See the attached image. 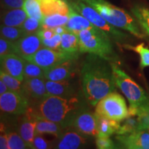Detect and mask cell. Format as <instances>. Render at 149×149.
I'll return each mask as SVG.
<instances>
[{
  "instance_id": "obj_20",
  "label": "cell",
  "mask_w": 149,
  "mask_h": 149,
  "mask_svg": "<svg viewBox=\"0 0 149 149\" xmlns=\"http://www.w3.org/2000/svg\"><path fill=\"white\" fill-rule=\"evenodd\" d=\"M27 17L26 13L23 8L3 10L1 15V25L21 27Z\"/></svg>"
},
{
  "instance_id": "obj_38",
  "label": "cell",
  "mask_w": 149,
  "mask_h": 149,
  "mask_svg": "<svg viewBox=\"0 0 149 149\" xmlns=\"http://www.w3.org/2000/svg\"><path fill=\"white\" fill-rule=\"evenodd\" d=\"M24 0H1L3 10L13 8H22L24 6Z\"/></svg>"
},
{
  "instance_id": "obj_39",
  "label": "cell",
  "mask_w": 149,
  "mask_h": 149,
  "mask_svg": "<svg viewBox=\"0 0 149 149\" xmlns=\"http://www.w3.org/2000/svg\"><path fill=\"white\" fill-rule=\"evenodd\" d=\"M95 144L97 148L99 149H112L115 148L114 143L109 137H97Z\"/></svg>"
},
{
  "instance_id": "obj_23",
  "label": "cell",
  "mask_w": 149,
  "mask_h": 149,
  "mask_svg": "<svg viewBox=\"0 0 149 149\" xmlns=\"http://www.w3.org/2000/svg\"><path fill=\"white\" fill-rule=\"evenodd\" d=\"M59 51L67 53H79V37L76 33L67 31L61 35V42Z\"/></svg>"
},
{
  "instance_id": "obj_27",
  "label": "cell",
  "mask_w": 149,
  "mask_h": 149,
  "mask_svg": "<svg viewBox=\"0 0 149 149\" xmlns=\"http://www.w3.org/2000/svg\"><path fill=\"white\" fill-rule=\"evenodd\" d=\"M132 12L142 29L149 35V8L136 6L132 8Z\"/></svg>"
},
{
  "instance_id": "obj_16",
  "label": "cell",
  "mask_w": 149,
  "mask_h": 149,
  "mask_svg": "<svg viewBox=\"0 0 149 149\" xmlns=\"http://www.w3.org/2000/svg\"><path fill=\"white\" fill-rule=\"evenodd\" d=\"M26 59L17 54H10L1 57V70L23 81Z\"/></svg>"
},
{
  "instance_id": "obj_44",
  "label": "cell",
  "mask_w": 149,
  "mask_h": 149,
  "mask_svg": "<svg viewBox=\"0 0 149 149\" xmlns=\"http://www.w3.org/2000/svg\"><path fill=\"white\" fill-rule=\"evenodd\" d=\"M8 88L7 87V86L6 84L3 82L2 80L0 81V95H2L3 93L8 92Z\"/></svg>"
},
{
  "instance_id": "obj_33",
  "label": "cell",
  "mask_w": 149,
  "mask_h": 149,
  "mask_svg": "<svg viewBox=\"0 0 149 149\" xmlns=\"http://www.w3.org/2000/svg\"><path fill=\"white\" fill-rule=\"evenodd\" d=\"M21 27L26 35L37 33L42 29V22L34 17H28Z\"/></svg>"
},
{
  "instance_id": "obj_22",
  "label": "cell",
  "mask_w": 149,
  "mask_h": 149,
  "mask_svg": "<svg viewBox=\"0 0 149 149\" xmlns=\"http://www.w3.org/2000/svg\"><path fill=\"white\" fill-rule=\"evenodd\" d=\"M63 128L60 124L52 121L38 118L37 121L35 135L50 134L58 138L63 131Z\"/></svg>"
},
{
  "instance_id": "obj_18",
  "label": "cell",
  "mask_w": 149,
  "mask_h": 149,
  "mask_svg": "<svg viewBox=\"0 0 149 149\" xmlns=\"http://www.w3.org/2000/svg\"><path fill=\"white\" fill-rule=\"evenodd\" d=\"M69 80L57 81L44 79L48 93L51 95L61 97L71 96L77 94L75 87Z\"/></svg>"
},
{
  "instance_id": "obj_45",
  "label": "cell",
  "mask_w": 149,
  "mask_h": 149,
  "mask_svg": "<svg viewBox=\"0 0 149 149\" xmlns=\"http://www.w3.org/2000/svg\"><path fill=\"white\" fill-rule=\"evenodd\" d=\"M148 132H149V128H148Z\"/></svg>"
},
{
  "instance_id": "obj_26",
  "label": "cell",
  "mask_w": 149,
  "mask_h": 149,
  "mask_svg": "<svg viewBox=\"0 0 149 149\" xmlns=\"http://www.w3.org/2000/svg\"><path fill=\"white\" fill-rule=\"evenodd\" d=\"M23 8L28 17H34L41 22H42L44 15L39 0H24Z\"/></svg>"
},
{
  "instance_id": "obj_13",
  "label": "cell",
  "mask_w": 149,
  "mask_h": 149,
  "mask_svg": "<svg viewBox=\"0 0 149 149\" xmlns=\"http://www.w3.org/2000/svg\"><path fill=\"white\" fill-rule=\"evenodd\" d=\"M117 141L126 148L149 149V132L137 130L133 133L117 135Z\"/></svg>"
},
{
  "instance_id": "obj_3",
  "label": "cell",
  "mask_w": 149,
  "mask_h": 149,
  "mask_svg": "<svg viewBox=\"0 0 149 149\" xmlns=\"http://www.w3.org/2000/svg\"><path fill=\"white\" fill-rule=\"evenodd\" d=\"M115 84L127 98L130 116H138L149 110V98L144 89L115 63L111 62Z\"/></svg>"
},
{
  "instance_id": "obj_14",
  "label": "cell",
  "mask_w": 149,
  "mask_h": 149,
  "mask_svg": "<svg viewBox=\"0 0 149 149\" xmlns=\"http://www.w3.org/2000/svg\"><path fill=\"white\" fill-rule=\"evenodd\" d=\"M56 148L77 149L84 146L87 142V138L72 127H68L63 130L58 137Z\"/></svg>"
},
{
  "instance_id": "obj_19",
  "label": "cell",
  "mask_w": 149,
  "mask_h": 149,
  "mask_svg": "<svg viewBox=\"0 0 149 149\" xmlns=\"http://www.w3.org/2000/svg\"><path fill=\"white\" fill-rule=\"evenodd\" d=\"M69 18L67 22L66 27L67 30L70 32L77 34L79 31L84 29H97L99 28L93 25L89 20L83 15L78 13L73 8L70 6V12L68 14Z\"/></svg>"
},
{
  "instance_id": "obj_2",
  "label": "cell",
  "mask_w": 149,
  "mask_h": 149,
  "mask_svg": "<svg viewBox=\"0 0 149 149\" xmlns=\"http://www.w3.org/2000/svg\"><path fill=\"white\" fill-rule=\"evenodd\" d=\"M86 102L77 94L66 97L49 95L37 105L29 107V111L37 119L58 123L65 129L71 126L78 113L87 109Z\"/></svg>"
},
{
  "instance_id": "obj_9",
  "label": "cell",
  "mask_w": 149,
  "mask_h": 149,
  "mask_svg": "<svg viewBox=\"0 0 149 149\" xmlns=\"http://www.w3.org/2000/svg\"><path fill=\"white\" fill-rule=\"evenodd\" d=\"M28 99L22 93L8 91L0 95V108L4 113L12 115H22L29 109Z\"/></svg>"
},
{
  "instance_id": "obj_11",
  "label": "cell",
  "mask_w": 149,
  "mask_h": 149,
  "mask_svg": "<svg viewBox=\"0 0 149 149\" xmlns=\"http://www.w3.org/2000/svg\"><path fill=\"white\" fill-rule=\"evenodd\" d=\"M84 135L90 137H97L98 120L96 113H93L84 110L76 115L72 121L71 126Z\"/></svg>"
},
{
  "instance_id": "obj_29",
  "label": "cell",
  "mask_w": 149,
  "mask_h": 149,
  "mask_svg": "<svg viewBox=\"0 0 149 149\" xmlns=\"http://www.w3.org/2000/svg\"><path fill=\"white\" fill-rule=\"evenodd\" d=\"M44 72L45 70L42 67L32 61L26 60L25 67H24V79H30V78L45 79Z\"/></svg>"
},
{
  "instance_id": "obj_32",
  "label": "cell",
  "mask_w": 149,
  "mask_h": 149,
  "mask_svg": "<svg viewBox=\"0 0 149 149\" xmlns=\"http://www.w3.org/2000/svg\"><path fill=\"white\" fill-rule=\"evenodd\" d=\"M8 134L9 149H24L29 148L19 134L10 132Z\"/></svg>"
},
{
  "instance_id": "obj_24",
  "label": "cell",
  "mask_w": 149,
  "mask_h": 149,
  "mask_svg": "<svg viewBox=\"0 0 149 149\" xmlns=\"http://www.w3.org/2000/svg\"><path fill=\"white\" fill-rule=\"evenodd\" d=\"M97 116L98 120L97 137H110L113 134H117V130L120 126L121 122L110 120L98 115H97Z\"/></svg>"
},
{
  "instance_id": "obj_35",
  "label": "cell",
  "mask_w": 149,
  "mask_h": 149,
  "mask_svg": "<svg viewBox=\"0 0 149 149\" xmlns=\"http://www.w3.org/2000/svg\"><path fill=\"white\" fill-rule=\"evenodd\" d=\"M41 40H42V47L59 51L61 42V35L55 34L51 38L41 39Z\"/></svg>"
},
{
  "instance_id": "obj_43",
  "label": "cell",
  "mask_w": 149,
  "mask_h": 149,
  "mask_svg": "<svg viewBox=\"0 0 149 149\" xmlns=\"http://www.w3.org/2000/svg\"><path fill=\"white\" fill-rule=\"evenodd\" d=\"M54 31H55V34H59V35H62L63 33L67 32L68 31L67 30L66 26H57L53 29Z\"/></svg>"
},
{
  "instance_id": "obj_25",
  "label": "cell",
  "mask_w": 149,
  "mask_h": 149,
  "mask_svg": "<svg viewBox=\"0 0 149 149\" xmlns=\"http://www.w3.org/2000/svg\"><path fill=\"white\" fill-rule=\"evenodd\" d=\"M68 15L59 13L44 15L42 22V29H55L57 26H66L68 21Z\"/></svg>"
},
{
  "instance_id": "obj_36",
  "label": "cell",
  "mask_w": 149,
  "mask_h": 149,
  "mask_svg": "<svg viewBox=\"0 0 149 149\" xmlns=\"http://www.w3.org/2000/svg\"><path fill=\"white\" fill-rule=\"evenodd\" d=\"M14 53V42H10V41L1 37V39H0V57H3L6 55Z\"/></svg>"
},
{
  "instance_id": "obj_42",
  "label": "cell",
  "mask_w": 149,
  "mask_h": 149,
  "mask_svg": "<svg viewBox=\"0 0 149 149\" xmlns=\"http://www.w3.org/2000/svg\"><path fill=\"white\" fill-rule=\"evenodd\" d=\"M0 148L1 149H9L8 147V134L3 133L0 136Z\"/></svg>"
},
{
  "instance_id": "obj_34",
  "label": "cell",
  "mask_w": 149,
  "mask_h": 149,
  "mask_svg": "<svg viewBox=\"0 0 149 149\" xmlns=\"http://www.w3.org/2000/svg\"><path fill=\"white\" fill-rule=\"evenodd\" d=\"M130 48L137 52L140 56V68L141 69L145 67L149 66V49L144 46V44H140L136 46H129Z\"/></svg>"
},
{
  "instance_id": "obj_4",
  "label": "cell",
  "mask_w": 149,
  "mask_h": 149,
  "mask_svg": "<svg viewBox=\"0 0 149 149\" xmlns=\"http://www.w3.org/2000/svg\"><path fill=\"white\" fill-rule=\"evenodd\" d=\"M95 9L107 21L114 26L127 31L138 38H144L137 22L126 10L118 8L105 0H81Z\"/></svg>"
},
{
  "instance_id": "obj_1",
  "label": "cell",
  "mask_w": 149,
  "mask_h": 149,
  "mask_svg": "<svg viewBox=\"0 0 149 149\" xmlns=\"http://www.w3.org/2000/svg\"><path fill=\"white\" fill-rule=\"evenodd\" d=\"M83 95L95 107L109 93L116 91L111 61L91 54L86 57L80 71Z\"/></svg>"
},
{
  "instance_id": "obj_12",
  "label": "cell",
  "mask_w": 149,
  "mask_h": 149,
  "mask_svg": "<svg viewBox=\"0 0 149 149\" xmlns=\"http://www.w3.org/2000/svg\"><path fill=\"white\" fill-rule=\"evenodd\" d=\"M15 53L26 60H29L42 47V40L37 33L27 34L14 42Z\"/></svg>"
},
{
  "instance_id": "obj_15",
  "label": "cell",
  "mask_w": 149,
  "mask_h": 149,
  "mask_svg": "<svg viewBox=\"0 0 149 149\" xmlns=\"http://www.w3.org/2000/svg\"><path fill=\"white\" fill-rule=\"evenodd\" d=\"M76 59H71L45 70L44 77L51 81H64L69 80L75 74L77 68Z\"/></svg>"
},
{
  "instance_id": "obj_17",
  "label": "cell",
  "mask_w": 149,
  "mask_h": 149,
  "mask_svg": "<svg viewBox=\"0 0 149 149\" xmlns=\"http://www.w3.org/2000/svg\"><path fill=\"white\" fill-rule=\"evenodd\" d=\"M20 116L21 118L19 122L18 133L28 146L31 148L35 136L37 118L29 110L26 113Z\"/></svg>"
},
{
  "instance_id": "obj_7",
  "label": "cell",
  "mask_w": 149,
  "mask_h": 149,
  "mask_svg": "<svg viewBox=\"0 0 149 149\" xmlns=\"http://www.w3.org/2000/svg\"><path fill=\"white\" fill-rule=\"evenodd\" d=\"M97 115L110 120L122 122L129 116V112L125 100L117 92L109 93L95 106Z\"/></svg>"
},
{
  "instance_id": "obj_37",
  "label": "cell",
  "mask_w": 149,
  "mask_h": 149,
  "mask_svg": "<svg viewBox=\"0 0 149 149\" xmlns=\"http://www.w3.org/2000/svg\"><path fill=\"white\" fill-rule=\"evenodd\" d=\"M52 148L51 142L42 137V135H35L31 148L47 149Z\"/></svg>"
},
{
  "instance_id": "obj_31",
  "label": "cell",
  "mask_w": 149,
  "mask_h": 149,
  "mask_svg": "<svg viewBox=\"0 0 149 149\" xmlns=\"http://www.w3.org/2000/svg\"><path fill=\"white\" fill-rule=\"evenodd\" d=\"M0 77L1 80L6 84L9 91L22 93V81L1 70L0 72Z\"/></svg>"
},
{
  "instance_id": "obj_10",
  "label": "cell",
  "mask_w": 149,
  "mask_h": 149,
  "mask_svg": "<svg viewBox=\"0 0 149 149\" xmlns=\"http://www.w3.org/2000/svg\"><path fill=\"white\" fill-rule=\"evenodd\" d=\"M22 93L28 99L29 107H34L49 95L46 90L44 79L30 78L22 81Z\"/></svg>"
},
{
  "instance_id": "obj_30",
  "label": "cell",
  "mask_w": 149,
  "mask_h": 149,
  "mask_svg": "<svg viewBox=\"0 0 149 149\" xmlns=\"http://www.w3.org/2000/svg\"><path fill=\"white\" fill-rule=\"evenodd\" d=\"M123 123L120 124V126L117 130L116 135H124L133 133L138 130V120L135 118L134 116H129L126 117L122 121Z\"/></svg>"
},
{
  "instance_id": "obj_8",
  "label": "cell",
  "mask_w": 149,
  "mask_h": 149,
  "mask_svg": "<svg viewBox=\"0 0 149 149\" xmlns=\"http://www.w3.org/2000/svg\"><path fill=\"white\" fill-rule=\"evenodd\" d=\"M78 55L79 53H67L60 51L42 47L28 61H32L44 70H47L64 61L77 59Z\"/></svg>"
},
{
  "instance_id": "obj_40",
  "label": "cell",
  "mask_w": 149,
  "mask_h": 149,
  "mask_svg": "<svg viewBox=\"0 0 149 149\" xmlns=\"http://www.w3.org/2000/svg\"><path fill=\"white\" fill-rule=\"evenodd\" d=\"M138 130H148L149 128V110L137 116Z\"/></svg>"
},
{
  "instance_id": "obj_5",
  "label": "cell",
  "mask_w": 149,
  "mask_h": 149,
  "mask_svg": "<svg viewBox=\"0 0 149 149\" xmlns=\"http://www.w3.org/2000/svg\"><path fill=\"white\" fill-rule=\"evenodd\" d=\"M80 53L95 54L113 62L117 58L109 35L101 29H84L77 33Z\"/></svg>"
},
{
  "instance_id": "obj_21",
  "label": "cell",
  "mask_w": 149,
  "mask_h": 149,
  "mask_svg": "<svg viewBox=\"0 0 149 149\" xmlns=\"http://www.w3.org/2000/svg\"><path fill=\"white\" fill-rule=\"evenodd\" d=\"M44 15L55 13L68 15L70 6L66 0H39Z\"/></svg>"
},
{
  "instance_id": "obj_6",
  "label": "cell",
  "mask_w": 149,
  "mask_h": 149,
  "mask_svg": "<svg viewBox=\"0 0 149 149\" xmlns=\"http://www.w3.org/2000/svg\"><path fill=\"white\" fill-rule=\"evenodd\" d=\"M67 1L71 8L89 20L93 25L104 31L111 40L120 42L124 41L127 36L125 33L119 31L117 27L109 24L95 9L83 2L81 0H72Z\"/></svg>"
},
{
  "instance_id": "obj_28",
  "label": "cell",
  "mask_w": 149,
  "mask_h": 149,
  "mask_svg": "<svg viewBox=\"0 0 149 149\" xmlns=\"http://www.w3.org/2000/svg\"><path fill=\"white\" fill-rule=\"evenodd\" d=\"M1 37L6 39L10 42H15L17 41L26 35L22 27L8 26L1 25Z\"/></svg>"
},
{
  "instance_id": "obj_41",
  "label": "cell",
  "mask_w": 149,
  "mask_h": 149,
  "mask_svg": "<svg viewBox=\"0 0 149 149\" xmlns=\"http://www.w3.org/2000/svg\"><path fill=\"white\" fill-rule=\"evenodd\" d=\"M37 34L41 39H49L53 37L55 33L53 29H41Z\"/></svg>"
}]
</instances>
